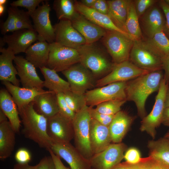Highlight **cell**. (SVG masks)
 <instances>
[{"label":"cell","mask_w":169,"mask_h":169,"mask_svg":"<svg viewBox=\"0 0 169 169\" xmlns=\"http://www.w3.org/2000/svg\"><path fill=\"white\" fill-rule=\"evenodd\" d=\"M164 78L162 70L149 72L127 82L125 92L127 101L133 102L142 119L146 115L145 104L148 96L158 91Z\"/></svg>","instance_id":"obj_1"},{"label":"cell","mask_w":169,"mask_h":169,"mask_svg":"<svg viewBox=\"0 0 169 169\" xmlns=\"http://www.w3.org/2000/svg\"><path fill=\"white\" fill-rule=\"evenodd\" d=\"M18 109L24 136L48 151L53 142L47 133L48 118L35 110L33 101Z\"/></svg>","instance_id":"obj_2"},{"label":"cell","mask_w":169,"mask_h":169,"mask_svg":"<svg viewBox=\"0 0 169 169\" xmlns=\"http://www.w3.org/2000/svg\"><path fill=\"white\" fill-rule=\"evenodd\" d=\"M77 49L80 55V63L91 72L97 80L111 71L114 65L111 59L94 43L84 45Z\"/></svg>","instance_id":"obj_3"},{"label":"cell","mask_w":169,"mask_h":169,"mask_svg":"<svg viewBox=\"0 0 169 169\" xmlns=\"http://www.w3.org/2000/svg\"><path fill=\"white\" fill-rule=\"evenodd\" d=\"M91 120L89 107L86 105L75 113L72 121L75 147L89 161L94 155L90 143Z\"/></svg>","instance_id":"obj_4"},{"label":"cell","mask_w":169,"mask_h":169,"mask_svg":"<svg viewBox=\"0 0 169 169\" xmlns=\"http://www.w3.org/2000/svg\"><path fill=\"white\" fill-rule=\"evenodd\" d=\"M102 39L114 64L129 60L134 43V40L129 37L117 31L106 30L105 34Z\"/></svg>","instance_id":"obj_5"},{"label":"cell","mask_w":169,"mask_h":169,"mask_svg":"<svg viewBox=\"0 0 169 169\" xmlns=\"http://www.w3.org/2000/svg\"><path fill=\"white\" fill-rule=\"evenodd\" d=\"M49 50L47 67L56 72H62L80 63V55L77 49L63 46L54 42L49 44Z\"/></svg>","instance_id":"obj_6"},{"label":"cell","mask_w":169,"mask_h":169,"mask_svg":"<svg viewBox=\"0 0 169 169\" xmlns=\"http://www.w3.org/2000/svg\"><path fill=\"white\" fill-rule=\"evenodd\" d=\"M68 80L72 91L83 95L95 87L97 80L91 72L80 63L61 72Z\"/></svg>","instance_id":"obj_7"},{"label":"cell","mask_w":169,"mask_h":169,"mask_svg":"<svg viewBox=\"0 0 169 169\" xmlns=\"http://www.w3.org/2000/svg\"><path fill=\"white\" fill-rule=\"evenodd\" d=\"M127 82H115L87 91L84 94L86 105L93 107L109 100H126Z\"/></svg>","instance_id":"obj_8"},{"label":"cell","mask_w":169,"mask_h":169,"mask_svg":"<svg viewBox=\"0 0 169 169\" xmlns=\"http://www.w3.org/2000/svg\"><path fill=\"white\" fill-rule=\"evenodd\" d=\"M167 86L163 79L156 97L155 103L152 110L142 119L141 122L140 130L146 132L153 139H155L156 136V128L162 124Z\"/></svg>","instance_id":"obj_9"},{"label":"cell","mask_w":169,"mask_h":169,"mask_svg":"<svg viewBox=\"0 0 169 169\" xmlns=\"http://www.w3.org/2000/svg\"><path fill=\"white\" fill-rule=\"evenodd\" d=\"M51 10L49 2L44 0L31 15L33 28L38 33V41H45L49 44L55 40L54 28L49 18Z\"/></svg>","instance_id":"obj_10"},{"label":"cell","mask_w":169,"mask_h":169,"mask_svg":"<svg viewBox=\"0 0 169 169\" xmlns=\"http://www.w3.org/2000/svg\"><path fill=\"white\" fill-rule=\"evenodd\" d=\"M127 149L124 143L110 144L105 149L94 154L89 161L94 169H112L121 162Z\"/></svg>","instance_id":"obj_11"},{"label":"cell","mask_w":169,"mask_h":169,"mask_svg":"<svg viewBox=\"0 0 169 169\" xmlns=\"http://www.w3.org/2000/svg\"><path fill=\"white\" fill-rule=\"evenodd\" d=\"M149 72L137 67L129 60L114 64L109 74L97 80L95 87H101L115 82H127Z\"/></svg>","instance_id":"obj_12"},{"label":"cell","mask_w":169,"mask_h":169,"mask_svg":"<svg viewBox=\"0 0 169 169\" xmlns=\"http://www.w3.org/2000/svg\"><path fill=\"white\" fill-rule=\"evenodd\" d=\"M129 60L137 67L149 72L162 70L161 59L146 48L141 40L134 41Z\"/></svg>","instance_id":"obj_13"},{"label":"cell","mask_w":169,"mask_h":169,"mask_svg":"<svg viewBox=\"0 0 169 169\" xmlns=\"http://www.w3.org/2000/svg\"><path fill=\"white\" fill-rule=\"evenodd\" d=\"M48 119L47 133L53 143H70L74 138L72 121L59 112Z\"/></svg>","instance_id":"obj_14"},{"label":"cell","mask_w":169,"mask_h":169,"mask_svg":"<svg viewBox=\"0 0 169 169\" xmlns=\"http://www.w3.org/2000/svg\"><path fill=\"white\" fill-rule=\"evenodd\" d=\"M54 26L55 42L66 47L77 49L86 44L84 37L74 27L71 21L62 19Z\"/></svg>","instance_id":"obj_15"},{"label":"cell","mask_w":169,"mask_h":169,"mask_svg":"<svg viewBox=\"0 0 169 169\" xmlns=\"http://www.w3.org/2000/svg\"><path fill=\"white\" fill-rule=\"evenodd\" d=\"M157 2L139 18L142 34L144 35L143 38H151L156 33L163 30L165 18Z\"/></svg>","instance_id":"obj_16"},{"label":"cell","mask_w":169,"mask_h":169,"mask_svg":"<svg viewBox=\"0 0 169 169\" xmlns=\"http://www.w3.org/2000/svg\"><path fill=\"white\" fill-rule=\"evenodd\" d=\"M50 149L64 160L70 169H91L89 160L85 158L70 143H53Z\"/></svg>","instance_id":"obj_17"},{"label":"cell","mask_w":169,"mask_h":169,"mask_svg":"<svg viewBox=\"0 0 169 169\" xmlns=\"http://www.w3.org/2000/svg\"><path fill=\"white\" fill-rule=\"evenodd\" d=\"M2 39L7 44V48L15 55L25 53L33 43L38 40V35L34 29H23L16 30L11 34L4 35Z\"/></svg>","instance_id":"obj_18"},{"label":"cell","mask_w":169,"mask_h":169,"mask_svg":"<svg viewBox=\"0 0 169 169\" xmlns=\"http://www.w3.org/2000/svg\"><path fill=\"white\" fill-rule=\"evenodd\" d=\"M13 61L23 87L43 89L44 81L38 75L32 64L21 56H15Z\"/></svg>","instance_id":"obj_19"},{"label":"cell","mask_w":169,"mask_h":169,"mask_svg":"<svg viewBox=\"0 0 169 169\" xmlns=\"http://www.w3.org/2000/svg\"><path fill=\"white\" fill-rule=\"evenodd\" d=\"M74 27L84 37L86 44H94L102 39L106 30L88 20L77 12L70 20Z\"/></svg>","instance_id":"obj_20"},{"label":"cell","mask_w":169,"mask_h":169,"mask_svg":"<svg viewBox=\"0 0 169 169\" xmlns=\"http://www.w3.org/2000/svg\"><path fill=\"white\" fill-rule=\"evenodd\" d=\"M111 142L109 126L104 125L91 118L90 143L94 155L105 149Z\"/></svg>","instance_id":"obj_21"},{"label":"cell","mask_w":169,"mask_h":169,"mask_svg":"<svg viewBox=\"0 0 169 169\" xmlns=\"http://www.w3.org/2000/svg\"><path fill=\"white\" fill-rule=\"evenodd\" d=\"M74 5L78 12L94 23L106 30L117 31L129 36L127 33L115 24L108 15L101 13L91 8L87 7L80 1H74Z\"/></svg>","instance_id":"obj_22"},{"label":"cell","mask_w":169,"mask_h":169,"mask_svg":"<svg viewBox=\"0 0 169 169\" xmlns=\"http://www.w3.org/2000/svg\"><path fill=\"white\" fill-rule=\"evenodd\" d=\"M33 102L35 110L47 118L59 112L57 94L54 91L45 90L36 96Z\"/></svg>","instance_id":"obj_23"},{"label":"cell","mask_w":169,"mask_h":169,"mask_svg":"<svg viewBox=\"0 0 169 169\" xmlns=\"http://www.w3.org/2000/svg\"><path fill=\"white\" fill-rule=\"evenodd\" d=\"M0 80L19 87L20 80L16 77L18 71L13 63L15 54L11 50L4 48H0Z\"/></svg>","instance_id":"obj_24"},{"label":"cell","mask_w":169,"mask_h":169,"mask_svg":"<svg viewBox=\"0 0 169 169\" xmlns=\"http://www.w3.org/2000/svg\"><path fill=\"white\" fill-rule=\"evenodd\" d=\"M2 83L12 95L18 109L21 108L33 101L36 96L45 91L43 89L21 88L8 81H3Z\"/></svg>","instance_id":"obj_25"},{"label":"cell","mask_w":169,"mask_h":169,"mask_svg":"<svg viewBox=\"0 0 169 169\" xmlns=\"http://www.w3.org/2000/svg\"><path fill=\"white\" fill-rule=\"evenodd\" d=\"M134 119L133 117L123 111H120L114 115L109 126L112 142H121Z\"/></svg>","instance_id":"obj_26"},{"label":"cell","mask_w":169,"mask_h":169,"mask_svg":"<svg viewBox=\"0 0 169 169\" xmlns=\"http://www.w3.org/2000/svg\"><path fill=\"white\" fill-rule=\"evenodd\" d=\"M0 108L8 119L16 133L19 132L21 121L19 117L18 107L11 94L4 89L0 91Z\"/></svg>","instance_id":"obj_27"},{"label":"cell","mask_w":169,"mask_h":169,"mask_svg":"<svg viewBox=\"0 0 169 169\" xmlns=\"http://www.w3.org/2000/svg\"><path fill=\"white\" fill-rule=\"evenodd\" d=\"M107 1L109 7L108 15L117 27L125 32V24L132 0H109Z\"/></svg>","instance_id":"obj_28"},{"label":"cell","mask_w":169,"mask_h":169,"mask_svg":"<svg viewBox=\"0 0 169 169\" xmlns=\"http://www.w3.org/2000/svg\"><path fill=\"white\" fill-rule=\"evenodd\" d=\"M49 52V44L45 41H38L27 49L25 59L35 67H47Z\"/></svg>","instance_id":"obj_29"},{"label":"cell","mask_w":169,"mask_h":169,"mask_svg":"<svg viewBox=\"0 0 169 169\" xmlns=\"http://www.w3.org/2000/svg\"><path fill=\"white\" fill-rule=\"evenodd\" d=\"M8 120L0 123V158L3 160L9 157L15 144V133Z\"/></svg>","instance_id":"obj_30"},{"label":"cell","mask_w":169,"mask_h":169,"mask_svg":"<svg viewBox=\"0 0 169 169\" xmlns=\"http://www.w3.org/2000/svg\"><path fill=\"white\" fill-rule=\"evenodd\" d=\"M141 40L146 48L161 59L169 54V39L163 31L156 33L151 38H143Z\"/></svg>","instance_id":"obj_31"},{"label":"cell","mask_w":169,"mask_h":169,"mask_svg":"<svg viewBox=\"0 0 169 169\" xmlns=\"http://www.w3.org/2000/svg\"><path fill=\"white\" fill-rule=\"evenodd\" d=\"M39 69L44 79L43 87L56 94L64 93L70 90L68 81L60 77L55 71L47 67L40 68Z\"/></svg>","instance_id":"obj_32"},{"label":"cell","mask_w":169,"mask_h":169,"mask_svg":"<svg viewBox=\"0 0 169 169\" xmlns=\"http://www.w3.org/2000/svg\"><path fill=\"white\" fill-rule=\"evenodd\" d=\"M149 156L169 166V140L164 137L149 141L147 143Z\"/></svg>","instance_id":"obj_33"},{"label":"cell","mask_w":169,"mask_h":169,"mask_svg":"<svg viewBox=\"0 0 169 169\" xmlns=\"http://www.w3.org/2000/svg\"><path fill=\"white\" fill-rule=\"evenodd\" d=\"M125 29L129 36L134 41L141 40L143 38L139 18L136 13L133 0H132L129 8Z\"/></svg>","instance_id":"obj_34"},{"label":"cell","mask_w":169,"mask_h":169,"mask_svg":"<svg viewBox=\"0 0 169 169\" xmlns=\"http://www.w3.org/2000/svg\"><path fill=\"white\" fill-rule=\"evenodd\" d=\"M53 8L58 18L60 20H71L76 14L74 1L71 0H55L54 1Z\"/></svg>","instance_id":"obj_35"},{"label":"cell","mask_w":169,"mask_h":169,"mask_svg":"<svg viewBox=\"0 0 169 169\" xmlns=\"http://www.w3.org/2000/svg\"><path fill=\"white\" fill-rule=\"evenodd\" d=\"M63 95L67 105L75 113L87 105L84 94H77L70 90L63 93Z\"/></svg>","instance_id":"obj_36"},{"label":"cell","mask_w":169,"mask_h":169,"mask_svg":"<svg viewBox=\"0 0 169 169\" xmlns=\"http://www.w3.org/2000/svg\"><path fill=\"white\" fill-rule=\"evenodd\" d=\"M126 100H115L101 103L95 108L98 112L108 115H114L121 110V107Z\"/></svg>","instance_id":"obj_37"},{"label":"cell","mask_w":169,"mask_h":169,"mask_svg":"<svg viewBox=\"0 0 169 169\" xmlns=\"http://www.w3.org/2000/svg\"><path fill=\"white\" fill-rule=\"evenodd\" d=\"M17 8L11 6L8 9V18L0 25L1 31L2 34L4 35L8 32H13L16 30V19Z\"/></svg>","instance_id":"obj_38"},{"label":"cell","mask_w":169,"mask_h":169,"mask_svg":"<svg viewBox=\"0 0 169 169\" xmlns=\"http://www.w3.org/2000/svg\"><path fill=\"white\" fill-rule=\"evenodd\" d=\"M133 169H169V166L149 156L142 158L138 163L134 164Z\"/></svg>","instance_id":"obj_39"},{"label":"cell","mask_w":169,"mask_h":169,"mask_svg":"<svg viewBox=\"0 0 169 169\" xmlns=\"http://www.w3.org/2000/svg\"><path fill=\"white\" fill-rule=\"evenodd\" d=\"M30 17V15L28 11L19 9L17 8L16 19V30L23 29H34Z\"/></svg>","instance_id":"obj_40"},{"label":"cell","mask_w":169,"mask_h":169,"mask_svg":"<svg viewBox=\"0 0 169 169\" xmlns=\"http://www.w3.org/2000/svg\"><path fill=\"white\" fill-rule=\"evenodd\" d=\"M59 113L65 117L72 121L75 113L69 107L64 97L63 93L56 94Z\"/></svg>","instance_id":"obj_41"},{"label":"cell","mask_w":169,"mask_h":169,"mask_svg":"<svg viewBox=\"0 0 169 169\" xmlns=\"http://www.w3.org/2000/svg\"><path fill=\"white\" fill-rule=\"evenodd\" d=\"M44 0H18L13 2L10 4L11 6L15 7H18L26 8L29 13L30 16Z\"/></svg>","instance_id":"obj_42"},{"label":"cell","mask_w":169,"mask_h":169,"mask_svg":"<svg viewBox=\"0 0 169 169\" xmlns=\"http://www.w3.org/2000/svg\"><path fill=\"white\" fill-rule=\"evenodd\" d=\"M91 118L100 124L109 126L111 123L114 115H108L97 111L93 107L89 106Z\"/></svg>","instance_id":"obj_43"},{"label":"cell","mask_w":169,"mask_h":169,"mask_svg":"<svg viewBox=\"0 0 169 169\" xmlns=\"http://www.w3.org/2000/svg\"><path fill=\"white\" fill-rule=\"evenodd\" d=\"M137 14L139 18L151 7L158 1L156 0H133Z\"/></svg>","instance_id":"obj_44"},{"label":"cell","mask_w":169,"mask_h":169,"mask_svg":"<svg viewBox=\"0 0 169 169\" xmlns=\"http://www.w3.org/2000/svg\"><path fill=\"white\" fill-rule=\"evenodd\" d=\"M124 158L127 162L134 164L138 163L142 158L139 150L135 147H132L125 151Z\"/></svg>","instance_id":"obj_45"},{"label":"cell","mask_w":169,"mask_h":169,"mask_svg":"<svg viewBox=\"0 0 169 169\" xmlns=\"http://www.w3.org/2000/svg\"><path fill=\"white\" fill-rule=\"evenodd\" d=\"M157 3L162 10L165 18V23L163 31L169 39V5L164 0L158 1Z\"/></svg>","instance_id":"obj_46"},{"label":"cell","mask_w":169,"mask_h":169,"mask_svg":"<svg viewBox=\"0 0 169 169\" xmlns=\"http://www.w3.org/2000/svg\"><path fill=\"white\" fill-rule=\"evenodd\" d=\"M15 158L18 163H27L31 160V154L30 152L25 148H20L16 152Z\"/></svg>","instance_id":"obj_47"},{"label":"cell","mask_w":169,"mask_h":169,"mask_svg":"<svg viewBox=\"0 0 169 169\" xmlns=\"http://www.w3.org/2000/svg\"><path fill=\"white\" fill-rule=\"evenodd\" d=\"M37 165V169H55L54 163L51 156L43 157Z\"/></svg>","instance_id":"obj_48"},{"label":"cell","mask_w":169,"mask_h":169,"mask_svg":"<svg viewBox=\"0 0 169 169\" xmlns=\"http://www.w3.org/2000/svg\"><path fill=\"white\" fill-rule=\"evenodd\" d=\"M91 8L101 13L108 15L109 7L106 0H96Z\"/></svg>","instance_id":"obj_49"},{"label":"cell","mask_w":169,"mask_h":169,"mask_svg":"<svg viewBox=\"0 0 169 169\" xmlns=\"http://www.w3.org/2000/svg\"><path fill=\"white\" fill-rule=\"evenodd\" d=\"M162 69L164 71L163 79L166 84H169V54L161 59Z\"/></svg>","instance_id":"obj_50"},{"label":"cell","mask_w":169,"mask_h":169,"mask_svg":"<svg viewBox=\"0 0 169 169\" xmlns=\"http://www.w3.org/2000/svg\"><path fill=\"white\" fill-rule=\"evenodd\" d=\"M48 151L53 160L55 169H69L64 165L60 157L55 154L50 149H49Z\"/></svg>","instance_id":"obj_51"},{"label":"cell","mask_w":169,"mask_h":169,"mask_svg":"<svg viewBox=\"0 0 169 169\" xmlns=\"http://www.w3.org/2000/svg\"><path fill=\"white\" fill-rule=\"evenodd\" d=\"M37 165L31 166L27 163H17L14 166L13 169H37Z\"/></svg>","instance_id":"obj_52"},{"label":"cell","mask_w":169,"mask_h":169,"mask_svg":"<svg viewBox=\"0 0 169 169\" xmlns=\"http://www.w3.org/2000/svg\"><path fill=\"white\" fill-rule=\"evenodd\" d=\"M162 124L169 127V107L165 108L162 119Z\"/></svg>","instance_id":"obj_53"},{"label":"cell","mask_w":169,"mask_h":169,"mask_svg":"<svg viewBox=\"0 0 169 169\" xmlns=\"http://www.w3.org/2000/svg\"><path fill=\"white\" fill-rule=\"evenodd\" d=\"M134 164L126 161L120 162L112 169H133Z\"/></svg>","instance_id":"obj_54"},{"label":"cell","mask_w":169,"mask_h":169,"mask_svg":"<svg viewBox=\"0 0 169 169\" xmlns=\"http://www.w3.org/2000/svg\"><path fill=\"white\" fill-rule=\"evenodd\" d=\"M96 1V0H81L80 2L84 6L91 8Z\"/></svg>","instance_id":"obj_55"},{"label":"cell","mask_w":169,"mask_h":169,"mask_svg":"<svg viewBox=\"0 0 169 169\" xmlns=\"http://www.w3.org/2000/svg\"><path fill=\"white\" fill-rule=\"evenodd\" d=\"M169 107V84L168 85L165 95V108Z\"/></svg>","instance_id":"obj_56"},{"label":"cell","mask_w":169,"mask_h":169,"mask_svg":"<svg viewBox=\"0 0 169 169\" xmlns=\"http://www.w3.org/2000/svg\"><path fill=\"white\" fill-rule=\"evenodd\" d=\"M7 118L6 115L0 109V123L8 120Z\"/></svg>","instance_id":"obj_57"},{"label":"cell","mask_w":169,"mask_h":169,"mask_svg":"<svg viewBox=\"0 0 169 169\" xmlns=\"http://www.w3.org/2000/svg\"><path fill=\"white\" fill-rule=\"evenodd\" d=\"M5 10L4 5H0V15L1 16L3 14Z\"/></svg>","instance_id":"obj_58"},{"label":"cell","mask_w":169,"mask_h":169,"mask_svg":"<svg viewBox=\"0 0 169 169\" xmlns=\"http://www.w3.org/2000/svg\"><path fill=\"white\" fill-rule=\"evenodd\" d=\"M7 2L6 0H0V5H4Z\"/></svg>","instance_id":"obj_59"},{"label":"cell","mask_w":169,"mask_h":169,"mask_svg":"<svg viewBox=\"0 0 169 169\" xmlns=\"http://www.w3.org/2000/svg\"><path fill=\"white\" fill-rule=\"evenodd\" d=\"M164 137L169 140V130L165 134Z\"/></svg>","instance_id":"obj_60"},{"label":"cell","mask_w":169,"mask_h":169,"mask_svg":"<svg viewBox=\"0 0 169 169\" xmlns=\"http://www.w3.org/2000/svg\"><path fill=\"white\" fill-rule=\"evenodd\" d=\"M165 2L169 5V0H164Z\"/></svg>","instance_id":"obj_61"},{"label":"cell","mask_w":169,"mask_h":169,"mask_svg":"<svg viewBox=\"0 0 169 169\" xmlns=\"http://www.w3.org/2000/svg\"><path fill=\"white\" fill-rule=\"evenodd\" d=\"M91 169H94L93 168H92Z\"/></svg>","instance_id":"obj_62"}]
</instances>
